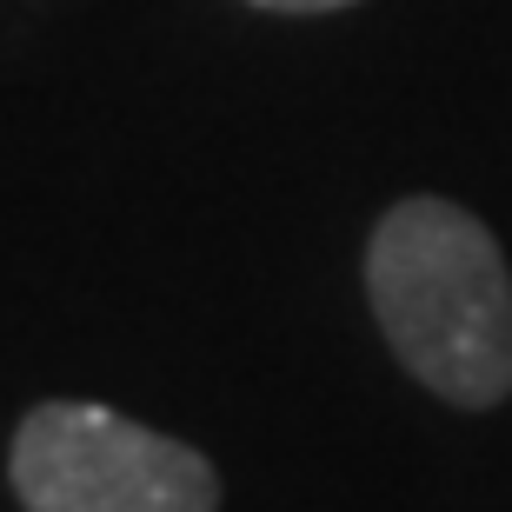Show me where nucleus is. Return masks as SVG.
Here are the masks:
<instances>
[{
  "label": "nucleus",
  "instance_id": "nucleus-1",
  "mask_svg": "<svg viewBox=\"0 0 512 512\" xmlns=\"http://www.w3.org/2000/svg\"><path fill=\"white\" fill-rule=\"evenodd\" d=\"M366 300L426 393L453 406H499L512 393V273L466 207L399 200L366 247Z\"/></svg>",
  "mask_w": 512,
  "mask_h": 512
},
{
  "label": "nucleus",
  "instance_id": "nucleus-2",
  "mask_svg": "<svg viewBox=\"0 0 512 512\" xmlns=\"http://www.w3.org/2000/svg\"><path fill=\"white\" fill-rule=\"evenodd\" d=\"M14 493L27 512H213L220 479L193 446L147 433L94 399H47L14 433Z\"/></svg>",
  "mask_w": 512,
  "mask_h": 512
},
{
  "label": "nucleus",
  "instance_id": "nucleus-3",
  "mask_svg": "<svg viewBox=\"0 0 512 512\" xmlns=\"http://www.w3.org/2000/svg\"><path fill=\"white\" fill-rule=\"evenodd\" d=\"M253 7H266V14H340L353 0H253Z\"/></svg>",
  "mask_w": 512,
  "mask_h": 512
}]
</instances>
